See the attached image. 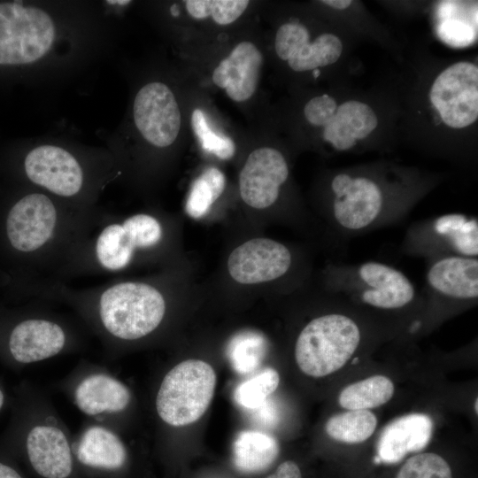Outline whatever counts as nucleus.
<instances>
[{
	"instance_id": "1",
	"label": "nucleus",
	"mask_w": 478,
	"mask_h": 478,
	"mask_svg": "<svg viewBox=\"0 0 478 478\" xmlns=\"http://www.w3.org/2000/svg\"><path fill=\"white\" fill-rule=\"evenodd\" d=\"M94 210L76 208L24 184L0 216V249L20 288L55 281L67 250Z\"/></svg>"
},
{
	"instance_id": "2",
	"label": "nucleus",
	"mask_w": 478,
	"mask_h": 478,
	"mask_svg": "<svg viewBox=\"0 0 478 478\" xmlns=\"http://www.w3.org/2000/svg\"><path fill=\"white\" fill-rule=\"evenodd\" d=\"M164 238V225L153 214L117 216L97 207L67 250L53 282L121 274L161 247Z\"/></svg>"
},
{
	"instance_id": "3",
	"label": "nucleus",
	"mask_w": 478,
	"mask_h": 478,
	"mask_svg": "<svg viewBox=\"0 0 478 478\" xmlns=\"http://www.w3.org/2000/svg\"><path fill=\"white\" fill-rule=\"evenodd\" d=\"M19 171L25 185L84 211L96 209L105 188L120 176L105 147L53 138L30 143L19 159Z\"/></svg>"
},
{
	"instance_id": "4",
	"label": "nucleus",
	"mask_w": 478,
	"mask_h": 478,
	"mask_svg": "<svg viewBox=\"0 0 478 478\" xmlns=\"http://www.w3.org/2000/svg\"><path fill=\"white\" fill-rule=\"evenodd\" d=\"M361 342L357 322L343 313L314 318L301 330L295 345L300 370L320 378L340 370L353 356Z\"/></svg>"
},
{
	"instance_id": "5",
	"label": "nucleus",
	"mask_w": 478,
	"mask_h": 478,
	"mask_svg": "<svg viewBox=\"0 0 478 478\" xmlns=\"http://www.w3.org/2000/svg\"><path fill=\"white\" fill-rule=\"evenodd\" d=\"M216 386L213 368L200 359H187L164 377L156 397L160 419L173 427L189 425L209 407Z\"/></svg>"
},
{
	"instance_id": "6",
	"label": "nucleus",
	"mask_w": 478,
	"mask_h": 478,
	"mask_svg": "<svg viewBox=\"0 0 478 478\" xmlns=\"http://www.w3.org/2000/svg\"><path fill=\"white\" fill-rule=\"evenodd\" d=\"M338 290L382 310L402 309L416 297L414 285L403 272L378 261L338 267Z\"/></svg>"
},
{
	"instance_id": "7",
	"label": "nucleus",
	"mask_w": 478,
	"mask_h": 478,
	"mask_svg": "<svg viewBox=\"0 0 478 478\" xmlns=\"http://www.w3.org/2000/svg\"><path fill=\"white\" fill-rule=\"evenodd\" d=\"M129 125L139 140L154 150L173 145L181 130V114L171 88L161 81L141 86L132 102Z\"/></svg>"
},
{
	"instance_id": "8",
	"label": "nucleus",
	"mask_w": 478,
	"mask_h": 478,
	"mask_svg": "<svg viewBox=\"0 0 478 478\" xmlns=\"http://www.w3.org/2000/svg\"><path fill=\"white\" fill-rule=\"evenodd\" d=\"M331 189L335 195L332 219L339 231L364 232L389 220L382 191L374 181L339 173L332 180Z\"/></svg>"
},
{
	"instance_id": "9",
	"label": "nucleus",
	"mask_w": 478,
	"mask_h": 478,
	"mask_svg": "<svg viewBox=\"0 0 478 478\" xmlns=\"http://www.w3.org/2000/svg\"><path fill=\"white\" fill-rule=\"evenodd\" d=\"M75 340L68 323L58 316L38 312L23 317L12 326L7 346L14 360L32 364L61 353Z\"/></svg>"
},
{
	"instance_id": "10",
	"label": "nucleus",
	"mask_w": 478,
	"mask_h": 478,
	"mask_svg": "<svg viewBox=\"0 0 478 478\" xmlns=\"http://www.w3.org/2000/svg\"><path fill=\"white\" fill-rule=\"evenodd\" d=\"M406 242L411 251L436 258H477V219L462 213L441 215L409 230Z\"/></svg>"
},
{
	"instance_id": "11",
	"label": "nucleus",
	"mask_w": 478,
	"mask_h": 478,
	"mask_svg": "<svg viewBox=\"0 0 478 478\" xmlns=\"http://www.w3.org/2000/svg\"><path fill=\"white\" fill-rule=\"evenodd\" d=\"M430 101L443 121L463 128L478 117V68L470 62H458L442 72L434 81Z\"/></svg>"
},
{
	"instance_id": "12",
	"label": "nucleus",
	"mask_w": 478,
	"mask_h": 478,
	"mask_svg": "<svg viewBox=\"0 0 478 478\" xmlns=\"http://www.w3.org/2000/svg\"><path fill=\"white\" fill-rule=\"evenodd\" d=\"M291 265V253L282 243L255 238L236 247L229 255L231 277L242 284L270 281L284 275Z\"/></svg>"
},
{
	"instance_id": "13",
	"label": "nucleus",
	"mask_w": 478,
	"mask_h": 478,
	"mask_svg": "<svg viewBox=\"0 0 478 478\" xmlns=\"http://www.w3.org/2000/svg\"><path fill=\"white\" fill-rule=\"evenodd\" d=\"M289 176L282 154L273 148L254 150L247 158L239 175V190L243 202L256 209L274 204L280 187Z\"/></svg>"
},
{
	"instance_id": "14",
	"label": "nucleus",
	"mask_w": 478,
	"mask_h": 478,
	"mask_svg": "<svg viewBox=\"0 0 478 478\" xmlns=\"http://www.w3.org/2000/svg\"><path fill=\"white\" fill-rule=\"evenodd\" d=\"M29 461L44 478H66L73 469L72 449L65 431L57 424L42 421L34 426L26 441Z\"/></svg>"
},
{
	"instance_id": "15",
	"label": "nucleus",
	"mask_w": 478,
	"mask_h": 478,
	"mask_svg": "<svg viewBox=\"0 0 478 478\" xmlns=\"http://www.w3.org/2000/svg\"><path fill=\"white\" fill-rule=\"evenodd\" d=\"M263 58L250 42L238 43L212 73L213 83L235 102L251 98L258 87Z\"/></svg>"
},
{
	"instance_id": "16",
	"label": "nucleus",
	"mask_w": 478,
	"mask_h": 478,
	"mask_svg": "<svg viewBox=\"0 0 478 478\" xmlns=\"http://www.w3.org/2000/svg\"><path fill=\"white\" fill-rule=\"evenodd\" d=\"M426 281L435 295L474 301L478 297V259L461 256L436 258L428 268Z\"/></svg>"
},
{
	"instance_id": "17",
	"label": "nucleus",
	"mask_w": 478,
	"mask_h": 478,
	"mask_svg": "<svg viewBox=\"0 0 478 478\" xmlns=\"http://www.w3.org/2000/svg\"><path fill=\"white\" fill-rule=\"evenodd\" d=\"M434 423L425 413L403 415L389 423L380 434L376 444L381 461L394 464L407 454L422 451L430 442Z\"/></svg>"
},
{
	"instance_id": "18",
	"label": "nucleus",
	"mask_w": 478,
	"mask_h": 478,
	"mask_svg": "<svg viewBox=\"0 0 478 478\" xmlns=\"http://www.w3.org/2000/svg\"><path fill=\"white\" fill-rule=\"evenodd\" d=\"M74 403L85 414L98 416L122 412L129 405L128 388L115 377L106 374H93L84 377L74 389Z\"/></svg>"
},
{
	"instance_id": "19",
	"label": "nucleus",
	"mask_w": 478,
	"mask_h": 478,
	"mask_svg": "<svg viewBox=\"0 0 478 478\" xmlns=\"http://www.w3.org/2000/svg\"><path fill=\"white\" fill-rule=\"evenodd\" d=\"M75 454L81 464L104 470L120 469L127 460V451L120 438L99 425L90 426L82 432Z\"/></svg>"
},
{
	"instance_id": "20",
	"label": "nucleus",
	"mask_w": 478,
	"mask_h": 478,
	"mask_svg": "<svg viewBox=\"0 0 478 478\" xmlns=\"http://www.w3.org/2000/svg\"><path fill=\"white\" fill-rule=\"evenodd\" d=\"M307 28L299 23H286L276 32L274 49L281 60L288 61L296 72L315 70L322 66L320 44L317 39L309 42Z\"/></svg>"
},
{
	"instance_id": "21",
	"label": "nucleus",
	"mask_w": 478,
	"mask_h": 478,
	"mask_svg": "<svg viewBox=\"0 0 478 478\" xmlns=\"http://www.w3.org/2000/svg\"><path fill=\"white\" fill-rule=\"evenodd\" d=\"M279 454L277 440L263 432H241L233 444L235 467L246 474H256L267 469Z\"/></svg>"
},
{
	"instance_id": "22",
	"label": "nucleus",
	"mask_w": 478,
	"mask_h": 478,
	"mask_svg": "<svg viewBox=\"0 0 478 478\" xmlns=\"http://www.w3.org/2000/svg\"><path fill=\"white\" fill-rule=\"evenodd\" d=\"M394 392V383L389 377L373 375L343 389L338 403L346 410H369L388 403Z\"/></svg>"
},
{
	"instance_id": "23",
	"label": "nucleus",
	"mask_w": 478,
	"mask_h": 478,
	"mask_svg": "<svg viewBox=\"0 0 478 478\" xmlns=\"http://www.w3.org/2000/svg\"><path fill=\"white\" fill-rule=\"evenodd\" d=\"M377 418L368 410H348L331 416L325 424L327 435L338 442L358 443L375 431Z\"/></svg>"
},
{
	"instance_id": "24",
	"label": "nucleus",
	"mask_w": 478,
	"mask_h": 478,
	"mask_svg": "<svg viewBox=\"0 0 478 478\" xmlns=\"http://www.w3.org/2000/svg\"><path fill=\"white\" fill-rule=\"evenodd\" d=\"M226 178L216 167H208L191 185L186 212L194 219L205 215L225 189Z\"/></svg>"
},
{
	"instance_id": "25",
	"label": "nucleus",
	"mask_w": 478,
	"mask_h": 478,
	"mask_svg": "<svg viewBox=\"0 0 478 478\" xmlns=\"http://www.w3.org/2000/svg\"><path fill=\"white\" fill-rule=\"evenodd\" d=\"M279 382L278 372L271 367L266 368L238 385L234 394L235 400L247 409H257L275 391Z\"/></svg>"
},
{
	"instance_id": "26",
	"label": "nucleus",
	"mask_w": 478,
	"mask_h": 478,
	"mask_svg": "<svg viewBox=\"0 0 478 478\" xmlns=\"http://www.w3.org/2000/svg\"><path fill=\"white\" fill-rule=\"evenodd\" d=\"M191 127L203 150L220 159H229L235 152L234 141L226 135L215 133L210 127L204 112L195 109L191 114Z\"/></svg>"
},
{
	"instance_id": "27",
	"label": "nucleus",
	"mask_w": 478,
	"mask_h": 478,
	"mask_svg": "<svg viewBox=\"0 0 478 478\" xmlns=\"http://www.w3.org/2000/svg\"><path fill=\"white\" fill-rule=\"evenodd\" d=\"M396 478H452L448 462L434 452H421L409 458Z\"/></svg>"
},
{
	"instance_id": "28",
	"label": "nucleus",
	"mask_w": 478,
	"mask_h": 478,
	"mask_svg": "<svg viewBox=\"0 0 478 478\" xmlns=\"http://www.w3.org/2000/svg\"><path fill=\"white\" fill-rule=\"evenodd\" d=\"M335 119L345 123L355 140L366 138L378 124L372 108L358 101L342 104L335 113Z\"/></svg>"
},
{
	"instance_id": "29",
	"label": "nucleus",
	"mask_w": 478,
	"mask_h": 478,
	"mask_svg": "<svg viewBox=\"0 0 478 478\" xmlns=\"http://www.w3.org/2000/svg\"><path fill=\"white\" fill-rule=\"evenodd\" d=\"M262 354L259 340L248 338L238 342L231 350V362L238 373L247 374L258 366Z\"/></svg>"
},
{
	"instance_id": "30",
	"label": "nucleus",
	"mask_w": 478,
	"mask_h": 478,
	"mask_svg": "<svg viewBox=\"0 0 478 478\" xmlns=\"http://www.w3.org/2000/svg\"><path fill=\"white\" fill-rule=\"evenodd\" d=\"M336 109L335 99L325 94L312 98L305 104L304 113L310 124L325 127L333 120Z\"/></svg>"
},
{
	"instance_id": "31",
	"label": "nucleus",
	"mask_w": 478,
	"mask_h": 478,
	"mask_svg": "<svg viewBox=\"0 0 478 478\" xmlns=\"http://www.w3.org/2000/svg\"><path fill=\"white\" fill-rule=\"evenodd\" d=\"M247 0H209V13L219 25H229L235 21L246 10Z\"/></svg>"
},
{
	"instance_id": "32",
	"label": "nucleus",
	"mask_w": 478,
	"mask_h": 478,
	"mask_svg": "<svg viewBox=\"0 0 478 478\" xmlns=\"http://www.w3.org/2000/svg\"><path fill=\"white\" fill-rule=\"evenodd\" d=\"M323 137L325 141L329 142L335 149L339 150H349L356 143L350 127L335 117L329 124L324 127Z\"/></svg>"
},
{
	"instance_id": "33",
	"label": "nucleus",
	"mask_w": 478,
	"mask_h": 478,
	"mask_svg": "<svg viewBox=\"0 0 478 478\" xmlns=\"http://www.w3.org/2000/svg\"><path fill=\"white\" fill-rule=\"evenodd\" d=\"M317 39L320 42L322 66L335 63L343 50L341 40L332 34H322Z\"/></svg>"
},
{
	"instance_id": "34",
	"label": "nucleus",
	"mask_w": 478,
	"mask_h": 478,
	"mask_svg": "<svg viewBox=\"0 0 478 478\" xmlns=\"http://www.w3.org/2000/svg\"><path fill=\"white\" fill-rule=\"evenodd\" d=\"M188 13L195 19H204L210 17L209 0H188L185 1Z\"/></svg>"
},
{
	"instance_id": "35",
	"label": "nucleus",
	"mask_w": 478,
	"mask_h": 478,
	"mask_svg": "<svg viewBox=\"0 0 478 478\" xmlns=\"http://www.w3.org/2000/svg\"><path fill=\"white\" fill-rule=\"evenodd\" d=\"M267 478H302V474L295 462L287 460L281 463L275 472Z\"/></svg>"
},
{
	"instance_id": "36",
	"label": "nucleus",
	"mask_w": 478,
	"mask_h": 478,
	"mask_svg": "<svg viewBox=\"0 0 478 478\" xmlns=\"http://www.w3.org/2000/svg\"><path fill=\"white\" fill-rule=\"evenodd\" d=\"M256 412V416L259 420V421L266 423V424H271L274 421L275 413L274 412V408L269 404L268 400H266L261 406H259L257 409H254Z\"/></svg>"
},
{
	"instance_id": "37",
	"label": "nucleus",
	"mask_w": 478,
	"mask_h": 478,
	"mask_svg": "<svg viewBox=\"0 0 478 478\" xmlns=\"http://www.w3.org/2000/svg\"><path fill=\"white\" fill-rule=\"evenodd\" d=\"M0 478H22L12 467L0 463Z\"/></svg>"
},
{
	"instance_id": "38",
	"label": "nucleus",
	"mask_w": 478,
	"mask_h": 478,
	"mask_svg": "<svg viewBox=\"0 0 478 478\" xmlns=\"http://www.w3.org/2000/svg\"><path fill=\"white\" fill-rule=\"evenodd\" d=\"M321 3L327 5H329L333 8L343 10L349 7L351 4L352 1L351 0H325V1H321Z\"/></svg>"
},
{
	"instance_id": "39",
	"label": "nucleus",
	"mask_w": 478,
	"mask_h": 478,
	"mask_svg": "<svg viewBox=\"0 0 478 478\" xmlns=\"http://www.w3.org/2000/svg\"><path fill=\"white\" fill-rule=\"evenodd\" d=\"M4 396L3 391L0 389V409L4 405Z\"/></svg>"
},
{
	"instance_id": "40",
	"label": "nucleus",
	"mask_w": 478,
	"mask_h": 478,
	"mask_svg": "<svg viewBox=\"0 0 478 478\" xmlns=\"http://www.w3.org/2000/svg\"><path fill=\"white\" fill-rule=\"evenodd\" d=\"M477 405H478V398L476 397V398H475V402H474V410H475V412H476V413L478 412Z\"/></svg>"
},
{
	"instance_id": "41",
	"label": "nucleus",
	"mask_w": 478,
	"mask_h": 478,
	"mask_svg": "<svg viewBox=\"0 0 478 478\" xmlns=\"http://www.w3.org/2000/svg\"><path fill=\"white\" fill-rule=\"evenodd\" d=\"M320 74V71L318 69L314 70V77H317Z\"/></svg>"
}]
</instances>
